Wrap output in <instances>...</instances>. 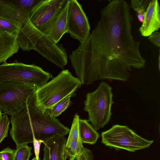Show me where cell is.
Here are the masks:
<instances>
[{"mask_svg":"<svg viewBox=\"0 0 160 160\" xmlns=\"http://www.w3.org/2000/svg\"><path fill=\"white\" fill-rule=\"evenodd\" d=\"M78 160H94L92 152L84 147L78 155Z\"/></svg>","mask_w":160,"mask_h":160,"instance_id":"25","label":"cell"},{"mask_svg":"<svg viewBox=\"0 0 160 160\" xmlns=\"http://www.w3.org/2000/svg\"><path fill=\"white\" fill-rule=\"evenodd\" d=\"M38 89L30 85L10 81L0 82V110L14 115L27 107L34 106Z\"/></svg>","mask_w":160,"mask_h":160,"instance_id":"5","label":"cell"},{"mask_svg":"<svg viewBox=\"0 0 160 160\" xmlns=\"http://www.w3.org/2000/svg\"><path fill=\"white\" fill-rule=\"evenodd\" d=\"M148 39L156 47H160V32L155 31L149 36Z\"/></svg>","mask_w":160,"mask_h":160,"instance_id":"26","label":"cell"},{"mask_svg":"<svg viewBox=\"0 0 160 160\" xmlns=\"http://www.w3.org/2000/svg\"><path fill=\"white\" fill-rule=\"evenodd\" d=\"M79 117L76 114L73 118L72 124L69 132V134L67 141L72 140H77L81 141L79 136Z\"/></svg>","mask_w":160,"mask_h":160,"instance_id":"22","label":"cell"},{"mask_svg":"<svg viewBox=\"0 0 160 160\" xmlns=\"http://www.w3.org/2000/svg\"><path fill=\"white\" fill-rule=\"evenodd\" d=\"M112 88L107 83H100L93 92L87 93L83 110L87 112L88 121L96 130L102 128L110 121L112 113Z\"/></svg>","mask_w":160,"mask_h":160,"instance_id":"6","label":"cell"},{"mask_svg":"<svg viewBox=\"0 0 160 160\" xmlns=\"http://www.w3.org/2000/svg\"><path fill=\"white\" fill-rule=\"evenodd\" d=\"M10 122L7 114H2L0 118V143L8 137Z\"/></svg>","mask_w":160,"mask_h":160,"instance_id":"23","label":"cell"},{"mask_svg":"<svg viewBox=\"0 0 160 160\" xmlns=\"http://www.w3.org/2000/svg\"><path fill=\"white\" fill-rule=\"evenodd\" d=\"M29 12L20 0H0V18L21 28L29 20Z\"/></svg>","mask_w":160,"mask_h":160,"instance_id":"11","label":"cell"},{"mask_svg":"<svg viewBox=\"0 0 160 160\" xmlns=\"http://www.w3.org/2000/svg\"><path fill=\"white\" fill-rule=\"evenodd\" d=\"M32 160H37L36 158L35 157Z\"/></svg>","mask_w":160,"mask_h":160,"instance_id":"31","label":"cell"},{"mask_svg":"<svg viewBox=\"0 0 160 160\" xmlns=\"http://www.w3.org/2000/svg\"><path fill=\"white\" fill-rule=\"evenodd\" d=\"M32 148L28 144H25L17 147L14 160H29L32 154Z\"/></svg>","mask_w":160,"mask_h":160,"instance_id":"21","label":"cell"},{"mask_svg":"<svg viewBox=\"0 0 160 160\" xmlns=\"http://www.w3.org/2000/svg\"><path fill=\"white\" fill-rule=\"evenodd\" d=\"M75 95L76 93H75L67 97L57 103L52 108L47 110L45 113L49 114L52 117L56 118L69 106L71 104V98Z\"/></svg>","mask_w":160,"mask_h":160,"instance_id":"17","label":"cell"},{"mask_svg":"<svg viewBox=\"0 0 160 160\" xmlns=\"http://www.w3.org/2000/svg\"><path fill=\"white\" fill-rule=\"evenodd\" d=\"M67 139L57 135L44 141L43 160H66L69 157L66 149Z\"/></svg>","mask_w":160,"mask_h":160,"instance_id":"13","label":"cell"},{"mask_svg":"<svg viewBox=\"0 0 160 160\" xmlns=\"http://www.w3.org/2000/svg\"><path fill=\"white\" fill-rule=\"evenodd\" d=\"M83 147L81 142L78 140L67 141L66 149L69 157L78 155Z\"/></svg>","mask_w":160,"mask_h":160,"instance_id":"19","label":"cell"},{"mask_svg":"<svg viewBox=\"0 0 160 160\" xmlns=\"http://www.w3.org/2000/svg\"><path fill=\"white\" fill-rule=\"evenodd\" d=\"M101 14L91 33L69 56L82 84L101 79L127 81L132 68L140 69L145 65L139 42L132 34L133 18L128 2L109 1Z\"/></svg>","mask_w":160,"mask_h":160,"instance_id":"1","label":"cell"},{"mask_svg":"<svg viewBox=\"0 0 160 160\" xmlns=\"http://www.w3.org/2000/svg\"><path fill=\"white\" fill-rule=\"evenodd\" d=\"M68 0H39L31 10L32 24L46 35Z\"/></svg>","mask_w":160,"mask_h":160,"instance_id":"9","label":"cell"},{"mask_svg":"<svg viewBox=\"0 0 160 160\" xmlns=\"http://www.w3.org/2000/svg\"><path fill=\"white\" fill-rule=\"evenodd\" d=\"M78 125L80 138L82 143L95 144L100 136L94 128L86 119H79Z\"/></svg>","mask_w":160,"mask_h":160,"instance_id":"16","label":"cell"},{"mask_svg":"<svg viewBox=\"0 0 160 160\" xmlns=\"http://www.w3.org/2000/svg\"><path fill=\"white\" fill-rule=\"evenodd\" d=\"M17 41L19 48L22 50H35L62 69L67 64L68 57L65 49L36 28L29 19L20 29Z\"/></svg>","mask_w":160,"mask_h":160,"instance_id":"3","label":"cell"},{"mask_svg":"<svg viewBox=\"0 0 160 160\" xmlns=\"http://www.w3.org/2000/svg\"><path fill=\"white\" fill-rule=\"evenodd\" d=\"M151 0H131V7L137 12L140 22H142L146 9Z\"/></svg>","mask_w":160,"mask_h":160,"instance_id":"18","label":"cell"},{"mask_svg":"<svg viewBox=\"0 0 160 160\" xmlns=\"http://www.w3.org/2000/svg\"><path fill=\"white\" fill-rule=\"evenodd\" d=\"M43 141L40 140H38L34 137L33 138L32 143L33 144L34 153L37 160H40L39 157L40 146Z\"/></svg>","mask_w":160,"mask_h":160,"instance_id":"27","label":"cell"},{"mask_svg":"<svg viewBox=\"0 0 160 160\" xmlns=\"http://www.w3.org/2000/svg\"><path fill=\"white\" fill-rule=\"evenodd\" d=\"M2 111L0 110V118L2 117Z\"/></svg>","mask_w":160,"mask_h":160,"instance_id":"30","label":"cell"},{"mask_svg":"<svg viewBox=\"0 0 160 160\" xmlns=\"http://www.w3.org/2000/svg\"><path fill=\"white\" fill-rule=\"evenodd\" d=\"M10 122V135L17 147L32 143L33 137L44 142L56 136L66 135L70 131L58 119L42 112L34 106L11 116Z\"/></svg>","mask_w":160,"mask_h":160,"instance_id":"2","label":"cell"},{"mask_svg":"<svg viewBox=\"0 0 160 160\" xmlns=\"http://www.w3.org/2000/svg\"><path fill=\"white\" fill-rule=\"evenodd\" d=\"M19 48L17 36L0 32V64L17 53Z\"/></svg>","mask_w":160,"mask_h":160,"instance_id":"14","label":"cell"},{"mask_svg":"<svg viewBox=\"0 0 160 160\" xmlns=\"http://www.w3.org/2000/svg\"><path fill=\"white\" fill-rule=\"evenodd\" d=\"M158 63H159V69H160V55H159V58H158Z\"/></svg>","mask_w":160,"mask_h":160,"instance_id":"29","label":"cell"},{"mask_svg":"<svg viewBox=\"0 0 160 160\" xmlns=\"http://www.w3.org/2000/svg\"><path fill=\"white\" fill-rule=\"evenodd\" d=\"M21 28L0 18V32L8 33L18 36Z\"/></svg>","mask_w":160,"mask_h":160,"instance_id":"20","label":"cell"},{"mask_svg":"<svg viewBox=\"0 0 160 160\" xmlns=\"http://www.w3.org/2000/svg\"><path fill=\"white\" fill-rule=\"evenodd\" d=\"M52 78L49 72L34 64L6 62L0 64V82H14L32 85L38 89Z\"/></svg>","mask_w":160,"mask_h":160,"instance_id":"7","label":"cell"},{"mask_svg":"<svg viewBox=\"0 0 160 160\" xmlns=\"http://www.w3.org/2000/svg\"><path fill=\"white\" fill-rule=\"evenodd\" d=\"M16 150L7 147L0 151V160H14Z\"/></svg>","mask_w":160,"mask_h":160,"instance_id":"24","label":"cell"},{"mask_svg":"<svg viewBox=\"0 0 160 160\" xmlns=\"http://www.w3.org/2000/svg\"><path fill=\"white\" fill-rule=\"evenodd\" d=\"M82 84L68 69L63 70L56 77L36 91L34 106L43 113L57 103L73 94Z\"/></svg>","mask_w":160,"mask_h":160,"instance_id":"4","label":"cell"},{"mask_svg":"<svg viewBox=\"0 0 160 160\" xmlns=\"http://www.w3.org/2000/svg\"><path fill=\"white\" fill-rule=\"evenodd\" d=\"M69 0L58 16L46 35L58 44L67 32V18Z\"/></svg>","mask_w":160,"mask_h":160,"instance_id":"15","label":"cell"},{"mask_svg":"<svg viewBox=\"0 0 160 160\" xmlns=\"http://www.w3.org/2000/svg\"><path fill=\"white\" fill-rule=\"evenodd\" d=\"M69 158L70 159L69 160H78V157L77 155L71 156Z\"/></svg>","mask_w":160,"mask_h":160,"instance_id":"28","label":"cell"},{"mask_svg":"<svg viewBox=\"0 0 160 160\" xmlns=\"http://www.w3.org/2000/svg\"><path fill=\"white\" fill-rule=\"evenodd\" d=\"M90 26L81 4L76 0H69L67 18V32L80 43L90 34Z\"/></svg>","mask_w":160,"mask_h":160,"instance_id":"10","label":"cell"},{"mask_svg":"<svg viewBox=\"0 0 160 160\" xmlns=\"http://www.w3.org/2000/svg\"><path fill=\"white\" fill-rule=\"evenodd\" d=\"M102 142L116 150L131 152L149 147L153 141L145 139L125 126L115 125L101 134Z\"/></svg>","mask_w":160,"mask_h":160,"instance_id":"8","label":"cell"},{"mask_svg":"<svg viewBox=\"0 0 160 160\" xmlns=\"http://www.w3.org/2000/svg\"><path fill=\"white\" fill-rule=\"evenodd\" d=\"M160 28V6L157 0H151L145 13L143 21L139 31L144 37L149 36Z\"/></svg>","mask_w":160,"mask_h":160,"instance_id":"12","label":"cell"}]
</instances>
